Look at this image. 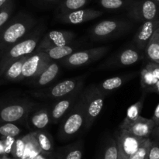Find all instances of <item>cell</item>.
Returning a JSON list of instances; mask_svg holds the SVG:
<instances>
[{"instance_id": "1", "label": "cell", "mask_w": 159, "mask_h": 159, "mask_svg": "<svg viewBox=\"0 0 159 159\" xmlns=\"http://www.w3.org/2000/svg\"><path fill=\"white\" fill-rule=\"evenodd\" d=\"M36 24V19L25 12H19L12 17L0 29V51L4 52L7 48L23 38L34 29Z\"/></svg>"}, {"instance_id": "2", "label": "cell", "mask_w": 159, "mask_h": 159, "mask_svg": "<svg viewBox=\"0 0 159 159\" xmlns=\"http://www.w3.org/2000/svg\"><path fill=\"white\" fill-rule=\"evenodd\" d=\"M43 31V26L40 25L3 52L0 59V77L5 69L12 61L23 56L30 55L34 52L41 38Z\"/></svg>"}, {"instance_id": "3", "label": "cell", "mask_w": 159, "mask_h": 159, "mask_svg": "<svg viewBox=\"0 0 159 159\" xmlns=\"http://www.w3.org/2000/svg\"><path fill=\"white\" fill-rule=\"evenodd\" d=\"M85 123V115L83 100L80 95V97L72 108L62 118L57 130V138L61 141L73 139L79 134L82 129H84Z\"/></svg>"}, {"instance_id": "4", "label": "cell", "mask_w": 159, "mask_h": 159, "mask_svg": "<svg viewBox=\"0 0 159 159\" xmlns=\"http://www.w3.org/2000/svg\"><path fill=\"white\" fill-rule=\"evenodd\" d=\"M133 27L130 22L124 20H105L96 23L89 30L90 38L94 41H106L125 35Z\"/></svg>"}, {"instance_id": "5", "label": "cell", "mask_w": 159, "mask_h": 159, "mask_svg": "<svg viewBox=\"0 0 159 159\" xmlns=\"http://www.w3.org/2000/svg\"><path fill=\"white\" fill-rule=\"evenodd\" d=\"M37 102L28 99H12L0 102V124L22 123Z\"/></svg>"}, {"instance_id": "6", "label": "cell", "mask_w": 159, "mask_h": 159, "mask_svg": "<svg viewBox=\"0 0 159 159\" xmlns=\"http://www.w3.org/2000/svg\"><path fill=\"white\" fill-rule=\"evenodd\" d=\"M81 96L83 100L85 123L84 130H89L96 118L99 116L105 102L106 96L98 89L95 84L87 86L82 92Z\"/></svg>"}, {"instance_id": "7", "label": "cell", "mask_w": 159, "mask_h": 159, "mask_svg": "<svg viewBox=\"0 0 159 159\" xmlns=\"http://www.w3.org/2000/svg\"><path fill=\"white\" fill-rule=\"evenodd\" d=\"M85 75H82L65 79L55 85H48L46 88L30 91L29 93L33 97L40 99L57 100L75 91L79 85L85 82Z\"/></svg>"}, {"instance_id": "8", "label": "cell", "mask_w": 159, "mask_h": 159, "mask_svg": "<svg viewBox=\"0 0 159 159\" xmlns=\"http://www.w3.org/2000/svg\"><path fill=\"white\" fill-rule=\"evenodd\" d=\"M110 47L102 46L75 51L68 57L60 60L61 64L67 68H80L101 59L108 53Z\"/></svg>"}, {"instance_id": "9", "label": "cell", "mask_w": 159, "mask_h": 159, "mask_svg": "<svg viewBox=\"0 0 159 159\" xmlns=\"http://www.w3.org/2000/svg\"><path fill=\"white\" fill-rule=\"evenodd\" d=\"M127 11L129 18L140 23L159 19V4L153 0H134Z\"/></svg>"}, {"instance_id": "10", "label": "cell", "mask_w": 159, "mask_h": 159, "mask_svg": "<svg viewBox=\"0 0 159 159\" xmlns=\"http://www.w3.org/2000/svg\"><path fill=\"white\" fill-rule=\"evenodd\" d=\"M141 58V51L135 47H129L120 50L99 65L98 69L107 70L112 68L130 66L139 61Z\"/></svg>"}, {"instance_id": "11", "label": "cell", "mask_w": 159, "mask_h": 159, "mask_svg": "<svg viewBox=\"0 0 159 159\" xmlns=\"http://www.w3.org/2000/svg\"><path fill=\"white\" fill-rule=\"evenodd\" d=\"M113 138L117 146L118 153L127 159L139 148L145 140V138L135 136L128 130L120 127L114 132Z\"/></svg>"}, {"instance_id": "12", "label": "cell", "mask_w": 159, "mask_h": 159, "mask_svg": "<svg viewBox=\"0 0 159 159\" xmlns=\"http://www.w3.org/2000/svg\"><path fill=\"white\" fill-rule=\"evenodd\" d=\"M83 89L84 83H82L71 93L55 100L51 106V124H57L67 114L80 97Z\"/></svg>"}, {"instance_id": "13", "label": "cell", "mask_w": 159, "mask_h": 159, "mask_svg": "<svg viewBox=\"0 0 159 159\" xmlns=\"http://www.w3.org/2000/svg\"><path fill=\"white\" fill-rule=\"evenodd\" d=\"M76 34L72 31L67 30H51L43 35L40 38L35 49V52L43 51L49 48L55 47L65 46L72 43L75 38Z\"/></svg>"}, {"instance_id": "14", "label": "cell", "mask_w": 159, "mask_h": 159, "mask_svg": "<svg viewBox=\"0 0 159 159\" xmlns=\"http://www.w3.org/2000/svg\"><path fill=\"white\" fill-rule=\"evenodd\" d=\"M51 124V107L37 103L27 113L25 125L32 131L43 130Z\"/></svg>"}, {"instance_id": "15", "label": "cell", "mask_w": 159, "mask_h": 159, "mask_svg": "<svg viewBox=\"0 0 159 159\" xmlns=\"http://www.w3.org/2000/svg\"><path fill=\"white\" fill-rule=\"evenodd\" d=\"M52 60L44 51H37L30 54L23 65L22 81L31 79L41 72Z\"/></svg>"}, {"instance_id": "16", "label": "cell", "mask_w": 159, "mask_h": 159, "mask_svg": "<svg viewBox=\"0 0 159 159\" xmlns=\"http://www.w3.org/2000/svg\"><path fill=\"white\" fill-rule=\"evenodd\" d=\"M103 12L95 9H79L71 12L59 13L57 20L65 24H81L102 16Z\"/></svg>"}, {"instance_id": "17", "label": "cell", "mask_w": 159, "mask_h": 159, "mask_svg": "<svg viewBox=\"0 0 159 159\" xmlns=\"http://www.w3.org/2000/svg\"><path fill=\"white\" fill-rule=\"evenodd\" d=\"M158 26L159 19L141 23V26L138 30L132 40L134 46L141 52L144 51L148 43Z\"/></svg>"}, {"instance_id": "18", "label": "cell", "mask_w": 159, "mask_h": 159, "mask_svg": "<svg viewBox=\"0 0 159 159\" xmlns=\"http://www.w3.org/2000/svg\"><path fill=\"white\" fill-rule=\"evenodd\" d=\"M60 65L54 61H52L41 72L30 79L27 83L30 86L38 89L48 86L55 80L60 73Z\"/></svg>"}, {"instance_id": "19", "label": "cell", "mask_w": 159, "mask_h": 159, "mask_svg": "<svg viewBox=\"0 0 159 159\" xmlns=\"http://www.w3.org/2000/svg\"><path fill=\"white\" fill-rule=\"evenodd\" d=\"M155 124L152 120V119H148V118L140 116L136 120L133 121L124 127H121L120 128L128 130L135 136L143 138H150L152 130L155 128Z\"/></svg>"}, {"instance_id": "20", "label": "cell", "mask_w": 159, "mask_h": 159, "mask_svg": "<svg viewBox=\"0 0 159 159\" xmlns=\"http://www.w3.org/2000/svg\"><path fill=\"white\" fill-rule=\"evenodd\" d=\"M136 73H127V74L121 75L114 76V77L109 78L105 79L100 83L97 84L98 89L105 96L113 93L115 90L118 89L120 87L124 85L127 82L131 80L136 76Z\"/></svg>"}, {"instance_id": "21", "label": "cell", "mask_w": 159, "mask_h": 159, "mask_svg": "<svg viewBox=\"0 0 159 159\" xmlns=\"http://www.w3.org/2000/svg\"><path fill=\"white\" fill-rule=\"evenodd\" d=\"M84 143L82 140L59 148L55 152L56 159H82L83 155Z\"/></svg>"}, {"instance_id": "22", "label": "cell", "mask_w": 159, "mask_h": 159, "mask_svg": "<svg viewBox=\"0 0 159 159\" xmlns=\"http://www.w3.org/2000/svg\"><path fill=\"white\" fill-rule=\"evenodd\" d=\"M29 55L23 56L12 61L3 71L1 77L4 82H20L22 81L23 65Z\"/></svg>"}, {"instance_id": "23", "label": "cell", "mask_w": 159, "mask_h": 159, "mask_svg": "<svg viewBox=\"0 0 159 159\" xmlns=\"http://www.w3.org/2000/svg\"><path fill=\"white\" fill-rule=\"evenodd\" d=\"M35 136L36 140L39 144L41 152L46 154L54 152V141L53 138L49 132L43 130H38L33 131Z\"/></svg>"}, {"instance_id": "24", "label": "cell", "mask_w": 159, "mask_h": 159, "mask_svg": "<svg viewBox=\"0 0 159 159\" xmlns=\"http://www.w3.org/2000/svg\"><path fill=\"white\" fill-rule=\"evenodd\" d=\"M146 93L144 92L143 95L138 101H137L135 103L132 104L131 106L128 107L127 111V115L126 117L124 118V120L122 121L119 127H124V126L127 125V124H130V123L133 122V121L136 120L140 116H141V111H142L143 107H144V99H145Z\"/></svg>"}, {"instance_id": "25", "label": "cell", "mask_w": 159, "mask_h": 159, "mask_svg": "<svg viewBox=\"0 0 159 159\" xmlns=\"http://www.w3.org/2000/svg\"><path fill=\"white\" fill-rule=\"evenodd\" d=\"M98 159H118V149L113 137H107L102 142Z\"/></svg>"}, {"instance_id": "26", "label": "cell", "mask_w": 159, "mask_h": 159, "mask_svg": "<svg viewBox=\"0 0 159 159\" xmlns=\"http://www.w3.org/2000/svg\"><path fill=\"white\" fill-rule=\"evenodd\" d=\"M25 149L24 153L21 159H34L41 152L39 144L36 140L34 132L25 135Z\"/></svg>"}, {"instance_id": "27", "label": "cell", "mask_w": 159, "mask_h": 159, "mask_svg": "<svg viewBox=\"0 0 159 159\" xmlns=\"http://www.w3.org/2000/svg\"><path fill=\"white\" fill-rule=\"evenodd\" d=\"M144 51L150 61L159 63V26L152 35Z\"/></svg>"}, {"instance_id": "28", "label": "cell", "mask_w": 159, "mask_h": 159, "mask_svg": "<svg viewBox=\"0 0 159 159\" xmlns=\"http://www.w3.org/2000/svg\"><path fill=\"white\" fill-rule=\"evenodd\" d=\"M76 50H77V47L72 46L70 43V44L65 45V46L49 48V49L44 50L43 51H44L48 54L51 60L58 61L65 58V57H68V55L76 51Z\"/></svg>"}, {"instance_id": "29", "label": "cell", "mask_w": 159, "mask_h": 159, "mask_svg": "<svg viewBox=\"0 0 159 159\" xmlns=\"http://www.w3.org/2000/svg\"><path fill=\"white\" fill-rule=\"evenodd\" d=\"M134 0H97L99 6L104 9L110 11L127 10Z\"/></svg>"}, {"instance_id": "30", "label": "cell", "mask_w": 159, "mask_h": 159, "mask_svg": "<svg viewBox=\"0 0 159 159\" xmlns=\"http://www.w3.org/2000/svg\"><path fill=\"white\" fill-rule=\"evenodd\" d=\"M89 1L90 0H61L58 3L57 10L59 13L77 10L82 9L89 2Z\"/></svg>"}, {"instance_id": "31", "label": "cell", "mask_w": 159, "mask_h": 159, "mask_svg": "<svg viewBox=\"0 0 159 159\" xmlns=\"http://www.w3.org/2000/svg\"><path fill=\"white\" fill-rule=\"evenodd\" d=\"M158 79L153 75L152 72L144 67L141 71V85L145 93H150L152 87L155 85Z\"/></svg>"}, {"instance_id": "32", "label": "cell", "mask_w": 159, "mask_h": 159, "mask_svg": "<svg viewBox=\"0 0 159 159\" xmlns=\"http://www.w3.org/2000/svg\"><path fill=\"white\" fill-rule=\"evenodd\" d=\"M15 7L14 0H9L0 8V29L11 19Z\"/></svg>"}, {"instance_id": "33", "label": "cell", "mask_w": 159, "mask_h": 159, "mask_svg": "<svg viewBox=\"0 0 159 159\" xmlns=\"http://www.w3.org/2000/svg\"><path fill=\"white\" fill-rule=\"evenodd\" d=\"M21 133V129L15 123L0 124V135L2 137H16Z\"/></svg>"}, {"instance_id": "34", "label": "cell", "mask_w": 159, "mask_h": 159, "mask_svg": "<svg viewBox=\"0 0 159 159\" xmlns=\"http://www.w3.org/2000/svg\"><path fill=\"white\" fill-rule=\"evenodd\" d=\"M152 141L150 138H145L139 148L127 159H148L149 150L152 145Z\"/></svg>"}, {"instance_id": "35", "label": "cell", "mask_w": 159, "mask_h": 159, "mask_svg": "<svg viewBox=\"0 0 159 159\" xmlns=\"http://www.w3.org/2000/svg\"><path fill=\"white\" fill-rule=\"evenodd\" d=\"M25 149V138L24 137L17 138L15 140L13 146H12L11 155L14 158H22Z\"/></svg>"}, {"instance_id": "36", "label": "cell", "mask_w": 159, "mask_h": 159, "mask_svg": "<svg viewBox=\"0 0 159 159\" xmlns=\"http://www.w3.org/2000/svg\"><path fill=\"white\" fill-rule=\"evenodd\" d=\"M2 141L3 146H4L5 154L8 155L11 154L12 146H13L14 142H15V138L13 137H2Z\"/></svg>"}, {"instance_id": "37", "label": "cell", "mask_w": 159, "mask_h": 159, "mask_svg": "<svg viewBox=\"0 0 159 159\" xmlns=\"http://www.w3.org/2000/svg\"><path fill=\"white\" fill-rule=\"evenodd\" d=\"M152 145L149 150L148 159H159V142L152 139Z\"/></svg>"}, {"instance_id": "38", "label": "cell", "mask_w": 159, "mask_h": 159, "mask_svg": "<svg viewBox=\"0 0 159 159\" xmlns=\"http://www.w3.org/2000/svg\"><path fill=\"white\" fill-rule=\"evenodd\" d=\"M146 68L153 74V75L159 80V63L150 61L146 65Z\"/></svg>"}, {"instance_id": "39", "label": "cell", "mask_w": 159, "mask_h": 159, "mask_svg": "<svg viewBox=\"0 0 159 159\" xmlns=\"http://www.w3.org/2000/svg\"><path fill=\"white\" fill-rule=\"evenodd\" d=\"M34 159H56V158L55 156H54V152L50 154H46V153H43V152H40V153H39Z\"/></svg>"}, {"instance_id": "40", "label": "cell", "mask_w": 159, "mask_h": 159, "mask_svg": "<svg viewBox=\"0 0 159 159\" xmlns=\"http://www.w3.org/2000/svg\"><path fill=\"white\" fill-rule=\"evenodd\" d=\"M152 120L155 122V126L159 125V102H158V105H157L156 108H155V112H154L153 116H152Z\"/></svg>"}, {"instance_id": "41", "label": "cell", "mask_w": 159, "mask_h": 159, "mask_svg": "<svg viewBox=\"0 0 159 159\" xmlns=\"http://www.w3.org/2000/svg\"><path fill=\"white\" fill-rule=\"evenodd\" d=\"M150 138L152 140H155V141L159 142V125L155 126V128L153 129Z\"/></svg>"}, {"instance_id": "42", "label": "cell", "mask_w": 159, "mask_h": 159, "mask_svg": "<svg viewBox=\"0 0 159 159\" xmlns=\"http://www.w3.org/2000/svg\"><path fill=\"white\" fill-rule=\"evenodd\" d=\"M150 93H155L159 94V80L157 81V82L155 83V85L152 87V89H151Z\"/></svg>"}, {"instance_id": "43", "label": "cell", "mask_w": 159, "mask_h": 159, "mask_svg": "<svg viewBox=\"0 0 159 159\" xmlns=\"http://www.w3.org/2000/svg\"><path fill=\"white\" fill-rule=\"evenodd\" d=\"M40 2H43L48 3V4H55V3H57L58 4L61 0H39Z\"/></svg>"}, {"instance_id": "44", "label": "cell", "mask_w": 159, "mask_h": 159, "mask_svg": "<svg viewBox=\"0 0 159 159\" xmlns=\"http://www.w3.org/2000/svg\"><path fill=\"white\" fill-rule=\"evenodd\" d=\"M3 155H6L5 154V150H4V146H3V143L2 140H0V156Z\"/></svg>"}, {"instance_id": "45", "label": "cell", "mask_w": 159, "mask_h": 159, "mask_svg": "<svg viewBox=\"0 0 159 159\" xmlns=\"http://www.w3.org/2000/svg\"><path fill=\"white\" fill-rule=\"evenodd\" d=\"M9 1V0H0V8H1L3 5L6 4V3Z\"/></svg>"}, {"instance_id": "46", "label": "cell", "mask_w": 159, "mask_h": 159, "mask_svg": "<svg viewBox=\"0 0 159 159\" xmlns=\"http://www.w3.org/2000/svg\"><path fill=\"white\" fill-rule=\"evenodd\" d=\"M0 159H11V158H9V157H8L6 155H1V156H0Z\"/></svg>"}, {"instance_id": "47", "label": "cell", "mask_w": 159, "mask_h": 159, "mask_svg": "<svg viewBox=\"0 0 159 159\" xmlns=\"http://www.w3.org/2000/svg\"><path fill=\"white\" fill-rule=\"evenodd\" d=\"M118 159H127V158H124V157L122 156V155H121L120 154L118 153Z\"/></svg>"}, {"instance_id": "48", "label": "cell", "mask_w": 159, "mask_h": 159, "mask_svg": "<svg viewBox=\"0 0 159 159\" xmlns=\"http://www.w3.org/2000/svg\"><path fill=\"white\" fill-rule=\"evenodd\" d=\"M2 54H3V52H2V51H0V59H1V57H2Z\"/></svg>"}, {"instance_id": "49", "label": "cell", "mask_w": 159, "mask_h": 159, "mask_svg": "<svg viewBox=\"0 0 159 159\" xmlns=\"http://www.w3.org/2000/svg\"><path fill=\"white\" fill-rule=\"evenodd\" d=\"M153 1H155V2H157L158 4H159V0H153Z\"/></svg>"}, {"instance_id": "50", "label": "cell", "mask_w": 159, "mask_h": 159, "mask_svg": "<svg viewBox=\"0 0 159 159\" xmlns=\"http://www.w3.org/2000/svg\"><path fill=\"white\" fill-rule=\"evenodd\" d=\"M14 159H20V158H14Z\"/></svg>"}]
</instances>
